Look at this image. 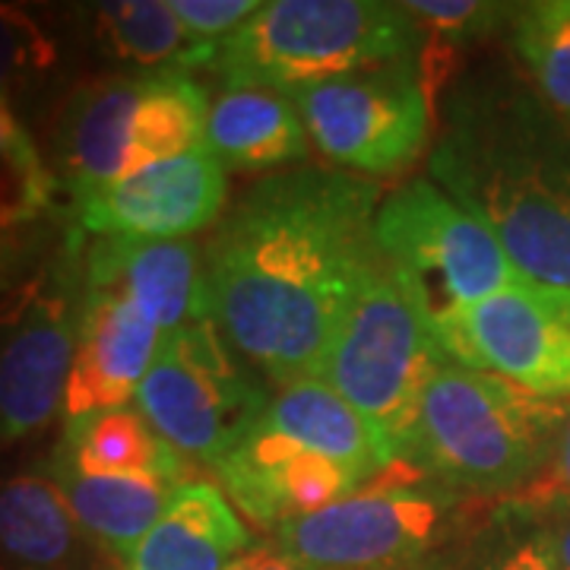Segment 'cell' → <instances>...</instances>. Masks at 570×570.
Segmentation results:
<instances>
[{"label": "cell", "instance_id": "6da1fadb", "mask_svg": "<svg viewBox=\"0 0 570 570\" xmlns=\"http://www.w3.org/2000/svg\"><path fill=\"white\" fill-rule=\"evenodd\" d=\"M377 184L302 165L250 184L204 247L206 321L273 384L314 381L381 264Z\"/></svg>", "mask_w": 570, "mask_h": 570}, {"label": "cell", "instance_id": "7a4b0ae2", "mask_svg": "<svg viewBox=\"0 0 570 570\" xmlns=\"http://www.w3.org/2000/svg\"><path fill=\"white\" fill-rule=\"evenodd\" d=\"M441 96L431 181L489 225L527 279L570 288L568 127L504 73H469Z\"/></svg>", "mask_w": 570, "mask_h": 570}, {"label": "cell", "instance_id": "3957f363", "mask_svg": "<svg viewBox=\"0 0 570 570\" xmlns=\"http://www.w3.org/2000/svg\"><path fill=\"white\" fill-rule=\"evenodd\" d=\"M570 400L444 365L425 387L403 463L472 498H517L549 469Z\"/></svg>", "mask_w": 570, "mask_h": 570}, {"label": "cell", "instance_id": "277c9868", "mask_svg": "<svg viewBox=\"0 0 570 570\" xmlns=\"http://www.w3.org/2000/svg\"><path fill=\"white\" fill-rule=\"evenodd\" d=\"M422 26L403 3L269 0L223 41L213 70L225 86L298 92L371 67L419 61Z\"/></svg>", "mask_w": 570, "mask_h": 570}, {"label": "cell", "instance_id": "5b68a950", "mask_svg": "<svg viewBox=\"0 0 570 570\" xmlns=\"http://www.w3.org/2000/svg\"><path fill=\"white\" fill-rule=\"evenodd\" d=\"M450 365L434 317L381 257L352 298L314 381H324L377 428L403 463L431 377Z\"/></svg>", "mask_w": 570, "mask_h": 570}, {"label": "cell", "instance_id": "8992f818", "mask_svg": "<svg viewBox=\"0 0 570 570\" xmlns=\"http://www.w3.org/2000/svg\"><path fill=\"white\" fill-rule=\"evenodd\" d=\"M209 99L181 70L82 82L55 130L58 168L73 197L206 142Z\"/></svg>", "mask_w": 570, "mask_h": 570}, {"label": "cell", "instance_id": "52a82bcc", "mask_svg": "<svg viewBox=\"0 0 570 570\" xmlns=\"http://www.w3.org/2000/svg\"><path fill=\"white\" fill-rule=\"evenodd\" d=\"M460 494L396 463L346 498L288 520L269 546L305 570H406L448 535Z\"/></svg>", "mask_w": 570, "mask_h": 570}, {"label": "cell", "instance_id": "ba28073f", "mask_svg": "<svg viewBox=\"0 0 570 570\" xmlns=\"http://www.w3.org/2000/svg\"><path fill=\"white\" fill-rule=\"evenodd\" d=\"M374 245L434 324L527 279L489 225L428 178L390 190L374 216Z\"/></svg>", "mask_w": 570, "mask_h": 570}, {"label": "cell", "instance_id": "9c48e42d", "mask_svg": "<svg viewBox=\"0 0 570 570\" xmlns=\"http://www.w3.org/2000/svg\"><path fill=\"white\" fill-rule=\"evenodd\" d=\"M134 400L168 448L209 466L238 448L269 406L245 358L209 321L165 336Z\"/></svg>", "mask_w": 570, "mask_h": 570}, {"label": "cell", "instance_id": "30bf717a", "mask_svg": "<svg viewBox=\"0 0 570 570\" xmlns=\"http://www.w3.org/2000/svg\"><path fill=\"white\" fill-rule=\"evenodd\" d=\"M311 146L358 178L403 175L431 142L434 99L419 61L371 67L288 92Z\"/></svg>", "mask_w": 570, "mask_h": 570}, {"label": "cell", "instance_id": "8fae6325", "mask_svg": "<svg viewBox=\"0 0 570 570\" xmlns=\"http://www.w3.org/2000/svg\"><path fill=\"white\" fill-rule=\"evenodd\" d=\"M450 365L498 374L549 400H570V288L520 279L441 317Z\"/></svg>", "mask_w": 570, "mask_h": 570}, {"label": "cell", "instance_id": "7c38bea8", "mask_svg": "<svg viewBox=\"0 0 570 570\" xmlns=\"http://www.w3.org/2000/svg\"><path fill=\"white\" fill-rule=\"evenodd\" d=\"M228 181L204 146L146 165L121 181L77 197V223L99 238L178 242L223 219Z\"/></svg>", "mask_w": 570, "mask_h": 570}, {"label": "cell", "instance_id": "4fadbf2b", "mask_svg": "<svg viewBox=\"0 0 570 570\" xmlns=\"http://www.w3.org/2000/svg\"><path fill=\"white\" fill-rule=\"evenodd\" d=\"M80 336L67 288L36 292L0 336V448L48 425L63 406Z\"/></svg>", "mask_w": 570, "mask_h": 570}, {"label": "cell", "instance_id": "5bb4252c", "mask_svg": "<svg viewBox=\"0 0 570 570\" xmlns=\"http://www.w3.org/2000/svg\"><path fill=\"white\" fill-rule=\"evenodd\" d=\"M213 472L235 510L269 532L355 491L346 469L279 434L264 419L238 448L213 463Z\"/></svg>", "mask_w": 570, "mask_h": 570}, {"label": "cell", "instance_id": "9a60e30c", "mask_svg": "<svg viewBox=\"0 0 570 570\" xmlns=\"http://www.w3.org/2000/svg\"><path fill=\"white\" fill-rule=\"evenodd\" d=\"M165 336L118 292L86 288L80 336L63 393L67 422L124 409L140 390Z\"/></svg>", "mask_w": 570, "mask_h": 570}, {"label": "cell", "instance_id": "2e32d148", "mask_svg": "<svg viewBox=\"0 0 570 570\" xmlns=\"http://www.w3.org/2000/svg\"><path fill=\"white\" fill-rule=\"evenodd\" d=\"M86 288L127 298L163 336L206 321L204 247L190 238H99L86 257Z\"/></svg>", "mask_w": 570, "mask_h": 570}, {"label": "cell", "instance_id": "e0dca14e", "mask_svg": "<svg viewBox=\"0 0 570 570\" xmlns=\"http://www.w3.org/2000/svg\"><path fill=\"white\" fill-rule=\"evenodd\" d=\"M254 549L242 513L216 482H184L163 520L130 551L124 570H228Z\"/></svg>", "mask_w": 570, "mask_h": 570}, {"label": "cell", "instance_id": "ac0fdd59", "mask_svg": "<svg viewBox=\"0 0 570 570\" xmlns=\"http://www.w3.org/2000/svg\"><path fill=\"white\" fill-rule=\"evenodd\" d=\"M264 422L346 469L355 489L400 463L387 438L324 381H298L269 396Z\"/></svg>", "mask_w": 570, "mask_h": 570}, {"label": "cell", "instance_id": "d6986e66", "mask_svg": "<svg viewBox=\"0 0 570 570\" xmlns=\"http://www.w3.org/2000/svg\"><path fill=\"white\" fill-rule=\"evenodd\" d=\"M206 149L225 171H273L302 163L311 140L288 96L257 86H225L209 102Z\"/></svg>", "mask_w": 570, "mask_h": 570}, {"label": "cell", "instance_id": "ffe728a7", "mask_svg": "<svg viewBox=\"0 0 570 570\" xmlns=\"http://www.w3.org/2000/svg\"><path fill=\"white\" fill-rule=\"evenodd\" d=\"M51 479L61 489L63 504L82 535L124 561L140 546L142 535L163 520L175 491L181 489L137 475H89L61 460L51 463Z\"/></svg>", "mask_w": 570, "mask_h": 570}, {"label": "cell", "instance_id": "44dd1931", "mask_svg": "<svg viewBox=\"0 0 570 570\" xmlns=\"http://www.w3.org/2000/svg\"><path fill=\"white\" fill-rule=\"evenodd\" d=\"M55 460L89 475H137L171 485H184L187 475V460L134 409H111L67 422Z\"/></svg>", "mask_w": 570, "mask_h": 570}, {"label": "cell", "instance_id": "7402d4cb", "mask_svg": "<svg viewBox=\"0 0 570 570\" xmlns=\"http://www.w3.org/2000/svg\"><path fill=\"white\" fill-rule=\"evenodd\" d=\"M80 527L51 475H13L0 482V568L70 570Z\"/></svg>", "mask_w": 570, "mask_h": 570}, {"label": "cell", "instance_id": "603a6c76", "mask_svg": "<svg viewBox=\"0 0 570 570\" xmlns=\"http://www.w3.org/2000/svg\"><path fill=\"white\" fill-rule=\"evenodd\" d=\"M96 39L115 61L134 63L146 73L206 70L216 51L190 39L171 10V0H115L96 7Z\"/></svg>", "mask_w": 570, "mask_h": 570}, {"label": "cell", "instance_id": "cb8c5ba5", "mask_svg": "<svg viewBox=\"0 0 570 570\" xmlns=\"http://www.w3.org/2000/svg\"><path fill=\"white\" fill-rule=\"evenodd\" d=\"M510 45L527 67L539 99L570 130V0L517 7Z\"/></svg>", "mask_w": 570, "mask_h": 570}, {"label": "cell", "instance_id": "d4e9b609", "mask_svg": "<svg viewBox=\"0 0 570 570\" xmlns=\"http://www.w3.org/2000/svg\"><path fill=\"white\" fill-rule=\"evenodd\" d=\"M55 41L20 7L0 3V102L10 105L55 67Z\"/></svg>", "mask_w": 570, "mask_h": 570}, {"label": "cell", "instance_id": "484cf974", "mask_svg": "<svg viewBox=\"0 0 570 570\" xmlns=\"http://www.w3.org/2000/svg\"><path fill=\"white\" fill-rule=\"evenodd\" d=\"M171 10L190 39L219 55L223 41L261 10V0H171Z\"/></svg>", "mask_w": 570, "mask_h": 570}, {"label": "cell", "instance_id": "4316f807", "mask_svg": "<svg viewBox=\"0 0 570 570\" xmlns=\"http://www.w3.org/2000/svg\"><path fill=\"white\" fill-rule=\"evenodd\" d=\"M508 504L517 510H527V513H549V510L551 513H570V403L549 469L532 482L530 489L510 498Z\"/></svg>", "mask_w": 570, "mask_h": 570}, {"label": "cell", "instance_id": "83f0119b", "mask_svg": "<svg viewBox=\"0 0 570 570\" xmlns=\"http://www.w3.org/2000/svg\"><path fill=\"white\" fill-rule=\"evenodd\" d=\"M36 247V235L32 225L10 223L0 216V292H7L17 283L22 266L29 264V254Z\"/></svg>", "mask_w": 570, "mask_h": 570}, {"label": "cell", "instance_id": "f1b7e54d", "mask_svg": "<svg viewBox=\"0 0 570 570\" xmlns=\"http://www.w3.org/2000/svg\"><path fill=\"white\" fill-rule=\"evenodd\" d=\"M489 570H568L558 558H554V551L549 549V542H546V535L539 532V535H532L527 542H520V546H513L510 551H504Z\"/></svg>", "mask_w": 570, "mask_h": 570}, {"label": "cell", "instance_id": "f546056e", "mask_svg": "<svg viewBox=\"0 0 570 570\" xmlns=\"http://www.w3.org/2000/svg\"><path fill=\"white\" fill-rule=\"evenodd\" d=\"M32 149H36V142L29 140V134L22 130V124L13 115V108L7 102H0V163L26 156Z\"/></svg>", "mask_w": 570, "mask_h": 570}, {"label": "cell", "instance_id": "4dcf8cb0", "mask_svg": "<svg viewBox=\"0 0 570 570\" xmlns=\"http://www.w3.org/2000/svg\"><path fill=\"white\" fill-rule=\"evenodd\" d=\"M228 570H305V568H302V564H295L292 558H285L283 551L276 549V546L264 542V546H254L247 554H242V558H238V561H235Z\"/></svg>", "mask_w": 570, "mask_h": 570}, {"label": "cell", "instance_id": "1f68e13d", "mask_svg": "<svg viewBox=\"0 0 570 570\" xmlns=\"http://www.w3.org/2000/svg\"><path fill=\"white\" fill-rule=\"evenodd\" d=\"M542 535H546L549 549L554 551V558L570 570V513H561V517H558V523H551L549 530L542 532Z\"/></svg>", "mask_w": 570, "mask_h": 570}]
</instances>
